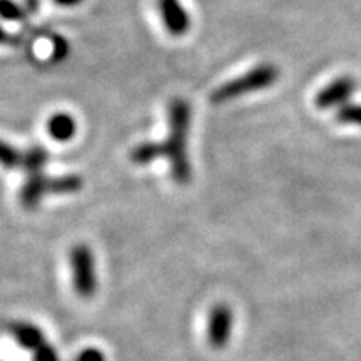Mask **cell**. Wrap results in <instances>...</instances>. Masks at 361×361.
Segmentation results:
<instances>
[{"label": "cell", "instance_id": "ba28073f", "mask_svg": "<svg viewBox=\"0 0 361 361\" xmlns=\"http://www.w3.org/2000/svg\"><path fill=\"white\" fill-rule=\"evenodd\" d=\"M47 133L54 141L69 142L78 134V123L69 112H56V114L49 117Z\"/></svg>", "mask_w": 361, "mask_h": 361}, {"label": "cell", "instance_id": "8992f818", "mask_svg": "<svg viewBox=\"0 0 361 361\" xmlns=\"http://www.w3.org/2000/svg\"><path fill=\"white\" fill-rule=\"evenodd\" d=\"M157 11L166 30L174 37H183L191 29V16L180 0H157Z\"/></svg>", "mask_w": 361, "mask_h": 361}, {"label": "cell", "instance_id": "6da1fadb", "mask_svg": "<svg viewBox=\"0 0 361 361\" xmlns=\"http://www.w3.org/2000/svg\"><path fill=\"white\" fill-rule=\"evenodd\" d=\"M192 109L189 102L183 97H176L169 102L168 121L169 134L164 142H161L162 157L169 162L171 178L179 186H186L192 179V166L189 161L188 142L191 130Z\"/></svg>", "mask_w": 361, "mask_h": 361}, {"label": "cell", "instance_id": "8fae6325", "mask_svg": "<svg viewBox=\"0 0 361 361\" xmlns=\"http://www.w3.org/2000/svg\"><path fill=\"white\" fill-rule=\"evenodd\" d=\"M159 157H162L161 142H152V141L137 144V146L133 147V151H130L129 154L130 162L135 166L152 164V162L159 159Z\"/></svg>", "mask_w": 361, "mask_h": 361}, {"label": "cell", "instance_id": "d6986e66", "mask_svg": "<svg viewBox=\"0 0 361 361\" xmlns=\"http://www.w3.org/2000/svg\"><path fill=\"white\" fill-rule=\"evenodd\" d=\"M20 39L16 37V35H11L0 25V45H19Z\"/></svg>", "mask_w": 361, "mask_h": 361}, {"label": "cell", "instance_id": "4fadbf2b", "mask_svg": "<svg viewBox=\"0 0 361 361\" xmlns=\"http://www.w3.org/2000/svg\"><path fill=\"white\" fill-rule=\"evenodd\" d=\"M336 123L343 126H355L361 128V104L346 102L336 111Z\"/></svg>", "mask_w": 361, "mask_h": 361}, {"label": "cell", "instance_id": "277c9868", "mask_svg": "<svg viewBox=\"0 0 361 361\" xmlns=\"http://www.w3.org/2000/svg\"><path fill=\"white\" fill-rule=\"evenodd\" d=\"M234 326L233 310L228 305L218 303L209 311L207 318V341L214 350H223L231 340Z\"/></svg>", "mask_w": 361, "mask_h": 361}, {"label": "cell", "instance_id": "5bb4252c", "mask_svg": "<svg viewBox=\"0 0 361 361\" xmlns=\"http://www.w3.org/2000/svg\"><path fill=\"white\" fill-rule=\"evenodd\" d=\"M0 166L4 169H19L22 166V151L0 139Z\"/></svg>", "mask_w": 361, "mask_h": 361}, {"label": "cell", "instance_id": "3957f363", "mask_svg": "<svg viewBox=\"0 0 361 361\" xmlns=\"http://www.w3.org/2000/svg\"><path fill=\"white\" fill-rule=\"evenodd\" d=\"M72 281L75 293L84 300H89L97 291L96 256L87 245H75L71 250Z\"/></svg>", "mask_w": 361, "mask_h": 361}, {"label": "cell", "instance_id": "e0dca14e", "mask_svg": "<svg viewBox=\"0 0 361 361\" xmlns=\"http://www.w3.org/2000/svg\"><path fill=\"white\" fill-rule=\"evenodd\" d=\"M34 361H59V355L56 348L45 343V345L34 351Z\"/></svg>", "mask_w": 361, "mask_h": 361}, {"label": "cell", "instance_id": "ac0fdd59", "mask_svg": "<svg viewBox=\"0 0 361 361\" xmlns=\"http://www.w3.org/2000/svg\"><path fill=\"white\" fill-rule=\"evenodd\" d=\"M75 361H106V356L97 348H85Z\"/></svg>", "mask_w": 361, "mask_h": 361}, {"label": "cell", "instance_id": "30bf717a", "mask_svg": "<svg viewBox=\"0 0 361 361\" xmlns=\"http://www.w3.org/2000/svg\"><path fill=\"white\" fill-rule=\"evenodd\" d=\"M49 151L42 146H32L27 149L25 152H22V166L20 169H24L27 176L40 174L44 173L45 166L49 164Z\"/></svg>", "mask_w": 361, "mask_h": 361}, {"label": "cell", "instance_id": "7c38bea8", "mask_svg": "<svg viewBox=\"0 0 361 361\" xmlns=\"http://www.w3.org/2000/svg\"><path fill=\"white\" fill-rule=\"evenodd\" d=\"M52 194H75L84 188V179L79 174H64L51 179Z\"/></svg>", "mask_w": 361, "mask_h": 361}, {"label": "cell", "instance_id": "7a4b0ae2", "mask_svg": "<svg viewBox=\"0 0 361 361\" xmlns=\"http://www.w3.org/2000/svg\"><path fill=\"white\" fill-rule=\"evenodd\" d=\"M279 69L274 64H259L252 67L243 75H238L228 82L221 84L211 94L213 104H226L236 101L239 97H245L251 92L264 90L278 82Z\"/></svg>", "mask_w": 361, "mask_h": 361}, {"label": "cell", "instance_id": "5b68a950", "mask_svg": "<svg viewBox=\"0 0 361 361\" xmlns=\"http://www.w3.org/2000/svg\"><path fill=\"white\" fill-rule=\"evenodd\" d=\"M356 90V80L351 75H341V78L333 79L331 82L318 90L314 96V106L322 111L338 109L343 104L350 101Z\"/></svg>", "mask_w": 361, "mask_h": 361}, {"label": "cell", "instance_id": "2e32d148", "mask_svg": "<svg viewBox=\"0 0 361 361\" xmlns=\"http://www.w3.org/2000/svg\"><path fill=\"white\" fill-rule=\"evenodd\" d=\"M51 42H52L51 61L56 62V64L66 61V59L69 57V52H71V45H69V42H67V39L62 37V35H52Z\"/></svg>", "mask_w": 361, "mask_h": 361}, {"label": "cell", "instance_id": "ffe728a7", "mask_svg": "<svg viewBox=\"0 0 361 361\" xmlns=\"http://www.w3.org/2000/svg\"><path fill=\"white\" fill-rule=\"evenodd\" d=\"M22 7H24V11L29 16H32V13H35L40 8V0H24Z\"/></svg>", "mask_w": 361, "mask_h": 361}, {"label": "cell", "instance_id": "52a82bcc", "mask_svg": "<svg viewBox=\"0 0 361 361\" xmlns=\"http://www.w3.org/2000/svg\"><path fill=\"white\" fill-rule=\"evenodd\" d=\"M51 179L52 178H49L44 173L27 176L19 192L20 204L24 209H35L47 194H52Z\"/></svg>", "mask_w": 361, "mask_h": 361}, {"label": "cell", "instance_id": "44dd1931", "mask_svg": "<svg viewBox=\"0 0 361 361\" xmlns=\"http://www.w3.org/2000/svg\"><path fill=\"white\" fill-rule=\"evenodd\" d=\"M52 2L61 7H78L84 2V0H52Z\"/></svg>", "mask_w": 361, "mask_h": 361}, {"label": "cell", "instance_id": "9a60e30c", "mask_svg": "<svg viewBox=\"0 0 361 361\" xmlns=\"http://www.w3.org/2000/svg\"><path fill=\"white\" fill-rule=\"evenodd\" d=\"M27 13L20 4L13 0H0V19L7 22H20L27 19Z\"/></svg>", "mask_w": 361, "mask_h": 361}, {"label": "cell", "instance_id": "9c48e42d", "mask_svg": "<svg viewBox=\"0 0 361 361\" xmlns=\"http://www.w3.org/2000/svg\"><path fill=\"white\" fill-rule=\"evenodd\" d=\"M12 335L17 340V343L22 346V348H25V350L35 351L47 343L44 338V333L40 331L37 326H34V324H29V323L13 324Z\"/></svg>", "mask_w": 361, "mask_h": 361}]
</instances>
